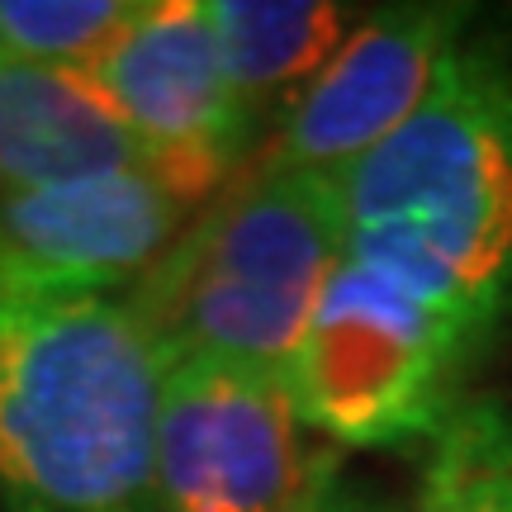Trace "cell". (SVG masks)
Returning a JSON list of instances; mask_svg holds the SVG:
<instances>
[{
  "label": "cell",
  "instance_id": "obj_11",
  "mask_svg": "<svg viewBox=\"0 0 512 512\" xmlns=\"http://www.w3.org/2000/svg\"><path fill=\"white\" fill-rule=\"evenodd\" d=\"M418 512H512V408L503 399L456 403L427 451Z\"/></svg>",
  "mask_w": 512,
  "mask_h": 512
},
{
  "label": "cell",
  "instance_id": "obj_9",
  "mask_svg": "<svg viewBox=\"0 0 512 512\" xmlns=\"http://www.w3.org/2000/svg\"><path fill=\"white\" fill-rule=\"evenodd\" d=\"M152 166L86 76L0 57V190Z\"/></svg>",
  "mask_w": 512,
  "mask_h": 512
},
{
  "label": "cell",
  "instance_id": "obj_10",
  "mask_svg": "<svg viewBox=\"0 0 512 512\" xmlns=\"http://www.w3.org/2000/svg\"><path fill=\"white\" fill-rule=\"evenodd\" d=\"M209 24L219 38L223 67L242 105L252 110L256 128L280 119L299 105L313 76L347 43L351 24L347 5L328 0H204Z\"/></svg>",
  "mask_w": 512,
  "mask_h": 512
},
{
  "label": "cell",
  "instance_id": "obj_3",
  "mask_svg": "<svg viewBox=\"0 0 512 512\" xmlns=\"http://www.w3.org/2000/svg\"><path fill=\"white\" fill-rule=\"evenodd\" d=\"M342 256L337 181L252 166L204 204L124 299L166 366L214 356L285 375Z\"/></svg>",
  "mask_w": 512,
  "mask_h": 512
},
{
  "label": "cell",
  "instance_id": "obj_13",
  "mask_svg": "<svg viewBox=\"0 0 512 512\" xmlns=\"http://www.w3.org/2000/svg\"><path fill=\"white\" fill-rule=\"evenodd\" d=\"M294 512H399V508H389L380 494H370L361 484H347V479L337 475V456H328L323 475L313 479L309 498Z\"/></svg>",
  "mask_w": 512,
  "mask_h": 512
},
{
  "label": "cell",
  "instance_id": "obj_8",
  "mask_svg": "<svg viewBox=\"0 0 512 512\" xmlns=\"http://www.w3.org/2000/svg\"><path fill=\"white\" fill-rule=\"evenodd\" d=\"M465 29V5H384L361 19L275 128L261 166L323 181L347 176L437 95L465 53Z\"/></svg>",
  "mask_w": 512,
  "mask_h": 512
},
{
  "label": "cell",
  "instance_id": "obj_6",
  "mask_svg": "<svg viewBox=\"0 0 512 512\" xmlns=\"http://www.w3.org/2000/svg\"><path fill=\"white\" fill-rule=\"evenodd\" d=\"M147 162L209 200L256 143V119L228 81L204 0H143L124 38L86 72Z\"/></svg>",
  "mask_w": 512,
  "mask_h": 512
},
{
  "label": "cell",
  "instance_id": "obj_12",
  "mask_svg": "<svg viewBox=\"0 0 512 512\" xmlns=\"http://www.w3.org/2000/svg\"><path fill=\"white\" fill-rule=\"evenodd\" d=\"M138 10L143 0H0V57L86 76Z\"/></svg>",
  "mask_w": 512,
  "mask_h": 512
},
{
  "label": "cell",
  "instance_id": "obj_5",
  "mask_svg": "<svg viewBox=\"0 0 512 512\" xmlns=\"http://www.w3.org/2000/svg\"><path fill=\"white\" fill-rule=\"evenodd\" d=\"M280 370L185 356L162 375L157 512H294L328 456H309Z\"/></svg>",
  "mask_w": 512,
  "mask_h": 512
},
{
  "label": "cell",
  "instance_id": "obj_4",
  "mask_svg": "<svg viewBox=\"0 0 512 512\" xmlns=\"http://www.w3.org/2000/svg\"><path fill=\"white\" fill-rule=\"evenodd\" d=\"M470 361V342L432 304L342 256L285 366V389L318 437L403 451L437 441Z\"/></svg>",
  "mask_w": 512,
  "mask_h": 512
},
{
  "label": "cell",
  "instance_id": "obj_2",
  "mask_svg": "<svg viewBox=\"0 0 512 512\" xmlns=\"http://www.w3.org/2000/svg\"><path fill=\"white\" fill-rule=\"evenodd\" d=\"M166 361L124 294L0 290V494L15 512H157Z\"/></svg>",
  "mask_w": 512,
  "mask_h": 512
},
{
  "label": "cell",
  "instance_id": "obj_1",
  "mask_svg": "<svg viewBox=\"0 0 512 512\" xmlns=\"http://www.w3.org/2000/svg\"><path fill=\"white\" fill-rule=\"evenodd\" d=\"M347 256L484 351L512 313V48L465 43L408 124L337 176Z\"/></svg>",
  "mask_w": 512,
  "mask_h": 512
},
{
  "label": "cell",
  "instance_id": "obj_7",
  "mask_svg": "<svg viewBox=\"0 0 512 512\" xmlns=\"http://www.w3.org/2000/svg\"><path fill=\"white\" fill-rule=\"evenodd\" d=\"M204 204L162 166L0 190V290L128 294Z\"/></svg>",
  "mask_w": 512,
  "mask_h": 512
}]
</instances>
